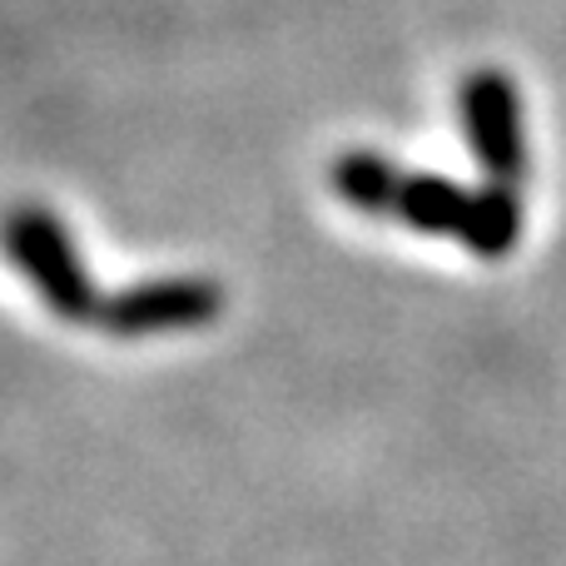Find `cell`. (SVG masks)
Segmentation results:
<instances>
[{
  "label": "cell",
  "mask_w": 566,
  "mask_h": 566,
  "mask_svg": "<svg viewBox=\"0 0 566 566\" xmlns=\"http://www.w3.org/2000/svg\"><path fill=\"white\" fill-rule=\"evenodd\" d=\"M458 115L468 149L488 169V179L522 185V175H527V125H522V95L507 70H468L458 90Z\"/></svg>",
  "instance_id": "7a4b0ae2"
},
{
  "label": "cell",
  "mask_w": 566,
  "mask_h": 566,
  "mask_svg": "<svg viewBox=\"0 0 566 566\" xmlns=\"http://www.w3.org/2000/svg\"><path fill=\"white\" fill-rule=\"evenodd\" d=\"M458 239H462V249L478 254V259H507L522 239V195H517V185L492 179V185L472 189V209H468V219H462Z\"/></svg>",
  "instance_id": "277c9868"
},
{
  "label": "cell",
  "mask_w": 566,
  "mask_h": 566,
  "mask_svg": "<svg viewBox=\"0 0 566 566\" xmlns=\"http://www.w3.org/2000/svg\"><path fill=\"white\" fill-rule=\"evenodd\" d=\"M224 313V289L214 279H139L105 298L99 328L115 338H159V333H195Z\"/></svg>",
  "instance_id": "3957f363"
},
{
  "label": "cell",
  "mask_w": 566,
  "mask_h": 566,
  "mask_svg": "<svg viewBox=\"0 0 566 566\" xmlns=\"http://www.w3.org/2000/svg\"><path fill=\"white\" fill-rule=\"evenodd\" d=\"M6 244H10L15 269L30 279V289L40 293V303H45L55 318L99 323L105 298H99L95 279H90L75 239H70V229L60 224L45 205L15 209V214H10V229H6Z\"/></svg>",
  "instance_id": "6da1fadb"
},
{
  "label": "cell",
  "mask_w": 566,
  "mask_h": 566,
  "mask_svg": "<svg viewBox=\"0 0 566 566\" xmlns=\"http://www.w3.org/2000/svg\"><path fill=\"white\" fill-rule=\"evenodd\" d=\"M472 209V189L448 175H408L392 219H402L418 234H462V219Z\"/></svg>",
  "instance_id": "8992f818"
},
{
  "label": "cell",
  "mask_w": 566,
  "mask_h": 566,
  "mask_svg": "<svg viewBox=\"0 0 566 566\" xmlns=\"http://www.w3.org/2000/svg\"><path fill=\"white\" fill-rule=\"evenodd\" d=\"M402 169L378 149H343L333 159V189L343 205H353L358 214H392L402 195Z\"/></svg>",
  "instance_id": "5b68a950"
}]
</instances>
